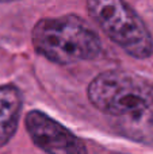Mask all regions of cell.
<instances>
[{"label": "cell", "mask_w": 153, "mask_h": 154, "mask_svg": "<svg viewBox=\"0 0 153 154\" xmlns=\"http://www.w3.org/2000/svg\"><path fill=\"white\" fill-rule=\"evenodd\" d=\"M31 42L39 56L57 65L91 61L102 54L99 35L73 14L39 19L31 30Z\"/></svg>", "instance_id": "6da1fadb"}, {"label": "cell", "mask_w": 153, "mask_h": 154, "mask_svg": "<svg viewBox=\"0 0 153 154\" xmlns=\"http://www.w3.org/2000/svg\"><path fill=\"white\" fill-rule=\"evenodd\" d=\"M87 96L89 103L103 114L136 119L151 112L153 87L133 73L106 70L89 82Z\"/></svg>", "instance_id": "7a4b0ae2"}, {"label": "cell", "mask_w": 153, "mask_h": 154, "mask_svg": "<svg viewBox=\"0 0 153 154\" xmlns=\"http://www.w3.org/2000/svg\"><path fill=\"white\" fill-rule=\"evenodd\" d=\"M87 10L103 32L129 56L153 54V38L141 16L125 0H87Z\"/></svg>", "instance_id": "3957f363"}, {"label": "cell", "mask_w": 153, "mask_h": 154, "mask_svg": "<svg viewBox=\"0 0 153 154\" xmlns=\"http://www.w3.org/2000/svg\"><path fill=\"white\" fill-rule=\"evenodd\" d=\"M24 127L35 146L46 154H88L79 137L39 109L27 112Z\"/></svg>", "instance_id": "277c9868"}, {"label": "cell", "mask_w": 153, "mask_h": 154, "mask_svg": "<svg viewBox=\"0 0 153 154\" xmlns=\"http://www.w3.org/2000/svg\"><path fill=\"white\" fill-rule=\"evenodd\" d=\"M23 100L15 85H0V147L7 145L18 130Z\"/></svg>", "instance_id": "5b68a950"}, {"label": "cell", "mask_w": 153, "mask_h": 154, "mask_svg": "<svg viewBox=\"0 0 153 154\" xmlns=\"http://www.w3.org/2000/svg\"><path fill=\"white\" fill-rule=\"evenodd\" d=\"M11 2H20V0H0V3H11Z\"/></svg>", "instance_id": "8992f818"}]
</instances>
